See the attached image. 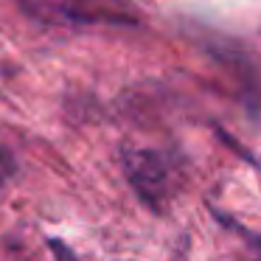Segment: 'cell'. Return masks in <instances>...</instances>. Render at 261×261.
Listing matches in <instances>:
<instances>
[{
  "label": "cell",
  "mask_w": 261,
  "mask_h": 261,
  "mask_svg": "<svg viewBox=\"0 0 261 261\" xmlns=\"http://www.w3.org/2000/svg\"><path fill=\"white\" fill-rule=\"evenodd\" d=\"M121 166L124 177L132 186L143 205L154 214H163L169 186H166V166L152 149H138V146H124L121 149Z\"/></svg>",
  "instance_id": "cell-1"
},
{
  "label": "cell",
  "mask_w": 261,
  "mask_h": 261,
  "mask_svg": "<svg viewBox=\"0 0 261 261\" xmlns=\"http://www.w3.org/2000/svg\"><path fill=\"white\" fill-rule=\"evenodd\" d=\"M214 135L219 138V141L225 143L227 149H233V154H239V158H242L244 163H250V166H253L255 171H261V163H258V158H255L253 152H247V149H244V146H242V143H239V141H236V138H233V135H227V132L222 129L219 124H214Z\"/></svg>",
  "instance_id": "cell-2"
},
{
  "label": "cell",
  "mask_w": 261,
  "mask_h": 261,
  "mask_svg": "<svg viewBox=\"0 0 261 261\" xmlns=\"http://www.w3.org/2000/svg\"><path fill=\"white\" fill-rule=\"evenodd\" d=\"M14 174H17V160L12 158V152L6 146H0V188L6 186Z\"/></svg>",
  "instance_id": "cell-3"
},
{
  "label": "cell",
  "mask_w": 261,
  "mask_h": 261,
  "mask_svg": "<svg viewBox=\"0 0 261 261\" xmlns=\"http://www.w3.org/2000/svg\"><path fill=\"white\" fill-rule=\"evenodd\" d=\"M48 250H51L54 253V258L57 261H79V255L73 253V247H70V244H65L62 239H48Z\"/></svg>",
  "instance_id": "cell-4"
}]
</instances>
